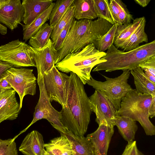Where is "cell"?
<instances>
[{
    "instance_id": "obj_2",
    "label": "cell",
    "mask_w": 155,
    "mask_h": 155,
    "mask_svg": "<svg viewBox=\"0 0 155 155\" xmlns=\"http://www.w3.org/2000/svg\"><path fill=\"white\" fill-rule=\"evenodd\" d=\"M112 25L101 18L94 20L74 19L62 45L58 51L56 64L68 54L79 51L88 45L94 44Z\"/></svg>"
},
{
    "instance_id": "obj_39",
    "label": "cell",
    "mask_w": 155,
    "mask_h": 155,
    "mask_svg": "<svg viewBox=\"0 0 155 155\" xmlns=\"http://www.w3.org/2000/svg\"><path fill=\"white\" fill-rule=\"evenodd\" d=\"M12 66L5 62L0 61V78L2 74L8 69Z\"/></svg>"
},
{
    "instance_id": "obj_17",
    "label": "cell",
    "mask_w": 155,
    "mask_h": 155,
    "mask_svg": "<svg viewBox=\"0 0 155 155\" xmlns=\"http://www.w3.org/2000/svg\"><path fill=\"white\" fill-rule=\"evenodd\" d=\"M53 1L51 0H22L24 10L22 22L28 25L50 6Z\"/></svg>"
},
{
    "instance_id": "obj_21",
    "label": "cell",
    "mask_w": 155,
    "mask_h": 155,
    "mask_svg": "<svg viewBox=\"0 0 155 155\" xmlns=\"http://www.w3.org/2000/svg\"><path fill=\"white\" fill-rule=\"evenodd\" d=\"M144 17L137 18L133 19L132 23L118 25L115 33L113 45L117 48L121 45L140 25L144 20Z\"/></svg>"
},
{
    "instance_id": "obj_4",
    "label": "cell",
    "mask_w": 155,
    "mask_h": 155,
    "mask_svg": "<svg viewBox=\"0 0 155 155\" xmlns=\"http://www.w3.org/2000/svg\"><path fill=\"white\" fill-rule=\"evenodd\" d=\"M105 54L97 50L94 44H90L79 51L68 54L55 66L62 72L74 73L85 85L91 79L92 68L105 61L101 59Z\"/></svg>"
},
{
    "instance_id": "obj_8",
    "label": "cell",
    "mask_w": 155,
    "mask_h": 155,
    "mask_svg": "<svg viewBox=\"0 0 155 155\" xmlns=\"http://www.w3.org/2000/svg\"><path fill=\"white\" fill-rule=\"evenodd\" d=\"M32 69L12 67L2 75L18 94L20 109L25 96L28 94L33 96L36 93L37 79Z\"/></svg>"
},
{
    "instance_id": "obj_10",
    "label": "cell",
    "mask_w": 155,
    "mask_h": 155,
    "mask_svg": "<svg viewBox=\"0 0 155 155\" xmlns=\"http://www.w3.org/2000/svg\"><path fill=\"white\" fill-rule=\"evenodd\" d=\"M43 78L45 88L50 101L57 102L62 107H65L70 76L59 71L54 65Z\"/></svg>"
},
{
    "instance_id": "obj_19",
    "label": "cell",
    "mask_w": 155,
    "mask_h": 155,
    "mask_svg": "<svg viewBox=\"0 0 155 155\" xmlns=\"http://www.w3.org/2000/svg\"><path fill=\"white\" fill-rule=\"evenodd\" d=\"M130 71L133 77L135 90L138 93L155 96V84L148 78L139 66Z\"/></svg>"
},
{
    "instance_id": "obj_34",
    "label": "cell",
    "mask_w": 155,
    "mask_h": 155,
    "mask_svg": "<svg viewBox=\"0 0 155 155\" xmlns=\"http://www.w3.org/2000/svg\"><path fill=\"white\" fill-rule=\"evenodd\" d=\"M74 19V16L71 18L66 26L61 32L55 41L53 43L54 48L57 51L61 48L62 45Z\"/></svg>"
},
{
    "instance_id": "obj_15",
    "label": "cell",
    "mask_w": 155,
    "mask_h": 155,
    "mask_svg": "<svg viewBox=\"0 0 155 155\" xmlns=\"http://www.w3.org/2000/svg\"><path fill=\"white\" fill-rule=\"evenodd\" d=\"M13 88L0 93V123L16 119L21 110Z\"/></svg>"
},
{
    "instance_id": "obj_16",
    "label": "cell",
    "mask_w": 155,
    "mask_h": 155,
    "mask_svg": "<svg viewBox=\"0 0 155 155\" xmlns=\"http://www.w3.org/2000/svg\"><path fill=\"white\" fill-rule=\"evenodd\" d=\"M44 144L42 135L34 130L24 139L19 150L24 155H45L46 151Z\"/></svg>"
},
{
    "instance_id": "obj_42",
    "label": "cell",
    "mask_w": 155,
    "mask_h": 155,
    "mask_svg": "<svg viewBox=\"0 0 155 155\" xmlns=\"http://www.w3.org/2000/svg\"><path fill=\"white\" fill-rule=\"evenodd\" d=\"M45 155H52L50 153H47V152H46Z\"/></svg>"
},
{
    "instance_id": "obj_9",
    "label": "cell",
    "mask_w": 155,
    "mask_h": 155,
    "mask_svg": "<svg viewBox=\"0 0 155 155\" xmlns=\"http://www.w3.org/2000/svg\"><path fill=\"white\" fill-rule=\"evenodd\" d=\"M43 77L41 79H37L40 94L38 103L35 108L33 119L26 128L14 137L15 140L20 135L26 131L32 125L42 119L47 120L52 127L59 132L64 131L66 130L60 120V112L56 110L51 104L45 88Z\"/></svg>"
},
{
    "instance_id": "obj_27",
    "label": "cell",
    "mask_w": 155,
    "mask_h": 155,
    "mask_svg": "<svg viewBox=\"0 0 155 155\" xmlns=\"http://www.w3.org/2000/svg\"><path fill=\"white\" fill-rule=\"evenodd\" d=\"M74 0H57L49 17L50 25L53 26L61 19Z\"/></svg>"
},
{
    "instance_id": "obj_24",
    "label": "cell",
    "mask_w": 155,
    "mask_h": 155,
    "mask_svg": "<svg viewBox=\"0 0 155 155\" xmlns=\"http://www.w3.org/2000/svg\"><path fill=\"white\" fill-rule=\"evenodd\" d=\"M55 5L52 2L49 8L37 17L31 24L25 25L21 23L23 31V40L27 41L40 29L43 25L49 20L51 12Z\"/></svg>"
},
{
    "instance_id": "obj_13",
    "label": "cell",
    "mask_w": 155,
    "mask_h": 155,
    "mask_svg": "<svg viewBox=\"0 0 155 155\" xmlns=\"http://www.w3.org/2000/svg\"><path fill=\"white\" fill-rule=\"evenodd\" d=\"M24 10L20 0H0V23L11 31L22 21Z\"/></svg>"
},
{
    "instance_id": "obj_38",
    "label": "cell",
    "mask_w": 155,
    "mask_h": 155,
    "mask_svg": "<svg viewBox=\"0 0 155 155\" xmlns=\"http://www.w3.org/2000/svg\"><path fill=\"white\" fill-rule=\"evenodd\" d=\"M155 116V96H152L149 110V117L152 118Z\"/></svg>"
},
{
    "instance_id": "obj_11",
    "label": "cell",
    "mask_w": 155,
    "mask_h": 155,
    "mask_svg": "<svg viewBox=\"0 0 155 155\" xmlns=\"http://www.w3.org/2000/svg\"><path fill=\"white\" fill-rule=\"evenodd\" d=\"M92 112L96 114V122L98 124L102 121L111 126H115L114 121L117 110L106 96L100 90L95 89L89 97Z\"/></svg>"
},
{
    "instance_id": "obj_30",
    "label": "cell",
    "mask_w": 155,
    "mask_h": 155,
    "mask_svg": "<svg viewBox=\"0 0 155 155\" xmlns=\"http://www.w3.org/2000/svg\"><path fill=\"white\" fill-rule=\"evenodd\" d=\"M93 2L97 18L104 19L114 25L110 15L109 0H93Z\"/></svg>"
},
{
    "instance_id": "obj_7",
    "label": "cell",
    "mask_w": 155,
    "mask_h": 155,
    "mask_svg": "<svg viewBox=\"0 0 155 155\" xmlns=\"http://www.w3.org/2000/svg\"><path fill=\"white\" fill-rule=\"evenodd\" d=\"M0 61L16 68L36 67L31 47L19 39L0 46Z\"/></svg>"
},
{
    "instance_id": "obj_35",
    "label": "cell",
    "mask_w": 155,
    "mask_h": 155,
    "mask_svg": "<svg viewBox=\"0 0 155 155\" xmlns=\"http://www.w3.org/2000/svg\"><path fill=\"white\" fill-rule=\"evenodd\" d=\"M133 20V15L127 8V5L123 2L121 9L118 15V25L127 24L131 23Z\"/></svg>"
},
{
    "instance_id": "obj_31",
    "label": "cell",
    "mask_w": 155,
    "mask_h": 155,
    "mask_svg": "<svg viewBox=\"0 0 155 155\" xmlns=\"http://www.w3.org/2000/svg\"><path fill=\"white\" fill-rule=\"evenodd\" d=\"M15 140H2L0 139V155H18Z\"/></svg>"
},
{
    "instance_id": "obj_6",
    "label": "cell",
    "mask_w": 155,
    "mask_h": 155,
    "mask_svg": "<svg viewBox=\"0 0 155 155\" xmlns=\"http://www.w3.org/2000/svg\"><path fill=\"white\" fill-rule=\"evenodd\" d=\"M130 73V70L128 69L123 71L120 76L114 78L102 75L106 79L104 82L97 81L91 76L86 84L101 91L118 110L123 98L129 92L136 91L128 83Z\"/></svg>"
},
{
    "instance_id": "obj_28",
    "label": "cell",
    "mask_w": 155,
    "mask_h": 155,
    "mask_svg": "<svg viewBox=\"0 0 155 155\" xmlns=\"http://www.w3.org/2000/svg\"><path fill=\"white\" fill-rule=\"evenodd\" d=\"M118 25L114 24L106 33L96 41L94 45L97 50L100 52H104L113 44Z\"/></svg>"
},
{
    "instance_id": "obj_25",
    "label": "cell",
    "mask_w": 155,
    "mask_h": 155,
    "mask_svg": "<svg viewBox=\"0 0 155 155\" xmlns=\"http://www.w3.org/2000/svg\"><path fill=\"white\" fill-rule=\"evenodd\" d=\"M146 19L123 43L120 48L125 52L129 51L138 47L143 42H148V36L145 31Z\"/></svg>"
},
{
    "instance_id": "obj_40",
    "label": "cell",
    "mask_w": 155,
    "mask_h": 155,
    "mask_svg": "<svg viewBox=\"0 0 155 155\" xmlns=\"http://www.w3.org/2000/svg\"><path fill=\"white\" fill-rule=\"evenodd\" d=\"M150 0H134L135 2L143 7H146L149 3Z\"/></svg>"
},
{
    "instance_id": "obj_1",
    "label": "cell",
    "mask_w": 155,
    "mask_h": 155,
    "mask_svg": "<svg viewBox=\"0 0 155 155\" xmlns=\"http://www.w3.org/2000/svg\"><path fill=\"white\" fill-rule=\"evenodd\" d=\"M70 73L66 105L59 112L60 120L72 133L83 136L87 132L92 112L84 84L75 74Z\"/></svg>"
},
{
    "instance_id": "obj_33",
    "label": "cell",
    "mask_w": 155,
    "mask_h": 155,
    "mask_svg": "<svg viewBox=\"0 0 155 155\" xmlns=\"http://www.w3.org/2000/svg\"><path fill=\"white\" fill-rule=\"evenodd\" d=\"M123 2L120 0H110L109 2L110 15L114 24H117L118 15Z\"/></svg>"
},
{
    "instance_id": "obj_37",
    "label": "cell",
    "mask_w": 155,
    "mask_h": 155,
    "mask_svg": "<svg viewBox=\"0 0 155 155\" xmlns=\"http://www.w3.org/2000/svg\"><path fill=\"white\" fill-rule=\"evenodd\" d=\"M12 88L11 85L2 76L0 78V93Z\"/></svg>"
},
{
    "instance_id": "obj_5",
    "label": "cell",
    "mask_w": 155,
    "mask_h": 155,
    "mask_svg": "<svg viewBox=\"0 0 155 155\" xmlns=\"http://www.w3.org/2000/svg\"><path fill=\"white\" fill-rule=\"evenodd\" d=\"M152 99L151 95L138 93H128L122 99L117 114L138 121L147 136L155 134V127L150 121L149 110Z\"/></svg>"
},
{
    "instance_id": "obj_26",
    "label": "cell",
    "mask_w": 155,
    "mask_h": 155,
    "mask_svg": "<svg viewBox=\"0 0 155 155\" xmlns=\"http://www.w3.org/2000/svg\"><path fill=\"white\" fill-rule=\"evenodd\" d=\"M53 26L45 23L39 30L29 40L28 44L32 48L39 49L48 43L51 33Z\"/></svg>"
},
{
    "instance_id": "obj_41",
    "label": "cell",
    "mask_w": 155,
    "mask_h": 155,
    "mask_svg": "<svg viewBox=\"0 0 155 155\" xmlns=\"http://www.w3.org/2000/svg\"><path fill=\"white\" fill-rule=\"evenodd\" d=\"M7 28L0 23V34L5 35L7 34Z\"/></svg>"
},
{
    "instance_id": "obj_20",
    "label": "cell",
    "mask_w": 155,
    "mask_h": 155,
    "mask_svg": "<svg viewBox=\"0 0 155 155\" xmlns=\"http://www.w3.org/2000/svg\"><path fill=\"white\" fill-rule=\"evenodd\" d=\"M118 131L123 138L128 143L133 142L138 129L136 121L127 117L117 115L114 121Z\"/></svg>"
},
{
    "instance_id": "obj_36",
    "label": "cell",
    "mask_w": 155,
    "mask_h": 155,
    "mask_svg": "<svg viewBox=\"0 0 155 155\" xmlns=\"http://www.w3.org/2000/svg\"><path fill=\"white\" fill-rule=\"evenodd\" d=\"M121 155H144L138 149L136 141L128 143Z\"/></svg>"
},
{
    "instance_id": "obj_22",
    "label": "cell",
    "mask_w": 155,
    "mask_h": 155,
    "mask_svg": "<svg viewBox=\"0 0 155 155\" xmlns=\"http://www.w3.org/2000/svg\"><path fill=\"white\" fill-rule=\"evenodd\" d=\"M61 136L54 138L45 143L46 152L52 155H73L72 149L67 138L60 134Z\"/></svg>"
},
{
    "instance_id": "obj_14",
    "label": "cell",
    "mask_w": 155,
    "mask_h": 155,
    "mask_svg": "<svg viewBox=\"0 0 155 155\" xmlns=\"http://www.w3.org/2000/svg\"><path fill=\"white\" fill-rule=\"evenodd\" d=\"M97 130L88 134L87 137L91 142L96 155H107V152L114 132V126L101 121Z\"/></svg>"
},
{
    "instance_id": "obj_23",
    "label": "cell",
    "mask_w": 155,
    "mask_h": 155,
    "mask_svg": "<svg viewBox=\"0 0 155 155\" xmlns=\"http://www.w3.org/2000/svg\"><path fill=\"white\" fill-rule=\"evenodd\" d=\"M72 5L75 7L73 16L76 20H93L97 18L93 0H74Z\"/></svg>"
},
{
    "instance_id": "obj_32",
    "label": "cell",
    "mask_w": 155,
    "mask_h": 155,
    "mask_svg": "<svg viewBox=\"0 0 155 155\" xmlns=\"http://www.w3.org/2000/svg\"><path fill=\"white\" fill-rule=\"evenodd\" d=\"M139 66L148 78L155 84V56L149 58Z\"/></svg>"
},
{
    "instance_id": "obj_3",
    "label": "cell",
    "mask_w": 155,
    "mask_h": 155,
    "mask_svg": "<svg viewBox=\"0 0 155 155\" xmlns=\"http://www.w3.org/2000/svg\"><path fill=\"white\" fill-rule=\"evenodd\" d=\"M155 56V40L140 46L132 50L124 51L112 44L101 59L105 62L98 64L92 70L107 72L130 70L136 68L149 58Z\"/></svg>"
},
{
    "instance_id": "obj_18",
    "label": "cell",
    "mask_w": 155,
    "mask_h": 155,
    "mask_svg": "<svg viewBox=\"0 0 155 155\" xmlns=\"http://www.w3.org/2000/svg\"><path fill=\"white\" fill-rule=\"evenodd\" d=\"M60 133L68 139L73 155H96L92 143L87 137L75 135L67 129L65 131Z\"/></svg>"
},
{
    "instance_id": "obj_29",
    "label": "cell",
    "mask_w": 155,
    "mask_h": 155,
    "mask_svg": "<svg viewBox=\"0 0 155 155\" xmlns=\"http://www.w3.org/2000/svg\"><path fill=\"white\" fill-rule=\"evenodd\" d=\"M74 8V6L72 5L60 21L53 26L50 37L53 43L55 41L61 32L66 26L71 18L73 17Z\"/></svg>"
},
{
    "instance_id": "obj_12",
    "label": "cell",
    "mask_w": 155,
    "mask_h": 155,
    "mask_svg": "<svg viewBox=\"0 0 155 155\" xmlns=\"http://www.w3.org/2000/svg\"><path fill=\"white\" fill-rule=\"evenodd\" d=\"M31 48L37 70V79H41L56 64L58 51L54 48V43L50 38L44 47L35 49L31 47Z\"/></svg>"
}]
</instances>
